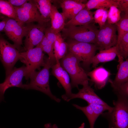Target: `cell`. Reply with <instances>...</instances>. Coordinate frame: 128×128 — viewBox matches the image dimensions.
I'll return each mask as SVG.
<instances>
[{
  "label": "cell",
  "mask_w": 128,
  "mask_h": 128,
  "mask_svg": "<svg viewBox=\"0 0 128 128\" xmlns=\"http://www.w3.org/2000/svg\"><path fill=\"white\" fill-rule=\"evenodd\" d=\"M46 64L39 71H35L30 75L29 83L23 84L20 88L25 90L33 89L41 92L57 102L61 100L52 93L50 87L49 79L50 70L55 63L48 57L45 58Z\"/></svg>",
  "instance_id": "6da1fadb"
},
{
  "label": "cell",
  "mask_w": 128,
  "mask_h": 128,
  "mask_svg": "<svg viewBox=\"0 0 128 128\" xmlns=\"http://www.w3.org/2000/svg\"><path fill=\"white\" fill-rule=\"evenodd\" d=\"M60 64L67 72L71 79L72 88L78 89L79 85L83 86L89 84L90 79L87 76V72L82 68L80 61L73 54L68 51L65 55L60 59Z\"/></svg>",
  "instance_id": "7a4b0ae2"
},
{
  "label": "cell",
  "mask_w": 128,
  "mask_h": 128,
  "mask_svg": "<svg viewBox=\"0 0 128 128\" xmlns=\"http://www.w3.org/2000/svg\"><path fill=\"white\" fill-rule=\"evenodd\" d=\"M117 97L112 110L101 115L108 121L109 128H128V97Z\"/></svg>",
  "instance_id": "3957f363"
},
{
  "label": "cell",
  "mask_w": 128,
  "mask_h": 128,
  "mask_svg": "<svg viewBox=\"0 0 128 128\" xmlns=\"http://www.w3.org/2000/svg\"><path fill=\"white\" fill-rule=\"evenodd\" d=\"M95 23L64 27L61 31V36L64 40H72L95 44L98 29Z\"/></svg>",
  "instance_id": "277c9868"
},
{
  "label": "cell",
  "mask_w": 128,
  "mask_h": 128,
  "mask_svg": "<svg viewBox=\"0 0 128 128\" xmlns=\"http://www.w3.org/2000/svg\"><path fill=\"white\" fill-rule=\"evenodd\" d=\"M66 42L68 51L74 55L80 62L82 61L84 67L89 68L92 59L98 50L96 45L72 40H67Z\"/></svg>",
  "instance_id": "5b68a950"
},
{
  "label": "cell",
  "mask_w": 128,
  "mask_h": 128,
  "mask_svg": "<svg viewBox=\"0 0 128 128\" xmlns=\"http://www.w3.org/2000/svg\"><path fill=\"white\" fill-rule=\"evenodd\" d=\"M20 60L26 65V73L24 76L28 80L30 74L44 67L46 64L44 54L42 49L38 46L29 49L25 51L20 52Z\"/></svg>",
  "instance_id": "8992f818"
},
{
  "label": "cell",
  "mask_w": 128,
  "mask_h": 128,
  "mask_svg": "<svg viewBox=\"0 0 128 128\" xmlns=\"http://www.w3.org/2000/svg\"><path fill=\"white\" fill-rule=\"evenodd\" d=\"M20 52L0 33V60L5 69L6 76L11 72L16 62L20 60Z\"/></svg>",
  "instance_id": "52a82bcc"
},
{
  "label": "cell",
  "mask_w": 128,
  "mask_h": 128,
  "mask_svg": "<svg viewBox=\"0 0 128 128\" xmlns=\"http://www.w3.org/2000/svg\"><path fill=\"white\" fill-rule=\"evenodd\" d=\"M15 10L16 21L20 24L37 22L42 25H47L42 20L34 0H29L20 7L14 6Z\"/></svg>",
  "instance_id": "ba28073f"
},
{
  "label": "cell",
  "mask_w": 128,
  "mask_h": 128,
  "mask_svg": "<svg viewBox=\"0 0 128 128\" xmlns=\"http://www.w3.org/2000/svg\"><path fill=\"white\" fill-rule=\"evenodd\" d=\"M116 27L106 22L97 31L95 44L99 51L115 46L117 40Z\"/></svg>",
  "instance_id": "9c48e42d"
},
{
  "label": "cell",
  "mask_w": 128,
  "mask_h": 128,
  "mask_svg": "<svg viewBox=\"0 0 128 128\" xmlns=\"http://www.w3.org/2000/svg\"><path fill=\"white\" fill-rule=\"evenodd\" d=\"M27 24L22 25L15 20L8 17L4 31L9 39L20 52L22 39L26 36L28 30Z\"/></svg>",
  "instance_id": "30bf717a"
},
{
  "label": "cell",
  "mask_w": 128,
  "mask_h": 128,
  "mask_svg": "<svg viewBox=\"0 0 128 128\" xmlns=\"http://www.w3.org/2000/svg\"><path fill=\"white\" fill-rule=\"evenodd\" d=\"M26 66L19 68L14 67L7 76L3 82L0 83V103L4 100V95L6 91L10 87H16L20 88L23 84V78L26 71Z\"/></svg>",
  "instance_id": "8fae6325"
},
{
  "label": "cell",
  "mask_w": 128,
  "mask_h": 128,
  "mask_svg": "<svg viewBox=\"0 0 128 128\" xmlns=\"http://www.w3.org/2000/svg\"><path fill=\"white\" fill-rule=\"evenodd\" d=\"M28 26L24 41V49L25 51L34 48L41 42L43 38L46 27L49 25H42L33 23L27 24Z\"/></svg>",
  "instance_id": "7c38bea8"
},
{
  "label": "cell",
  "mask_w": 128,
  "mask_h": 128,
  "mask_svg": "<svg viewBox=\"0 0 128 128\" xmlns=\"http://www.w3.org/2000/svg\"><path fill=\"white\" fill-rule=\"evenodd\" d=\"M73 105L84 114L88 121L90 128H94L96 120L104 111L108 110V112H110L113 109V107L110 106H107L95 104H88L87 105L83 107L75 104Z\"/></svg>",
  "instance_id": "4fadbf2b"
},
{
  "label": "cell",
  "mask_w": 128,
  "mask_h": 128,
  "mask_svg": "<svg viewBox=\"0 0 128 128\" xmlns=\"http://www.w3.org/2000/svg\"><path fill=\"white\" fill-rule=\"evenodd\" d=\"M56 60L55 63L51 68V73L59 80L65 90V93L62 96V98L66 101L72 93L70 77L67 72L61 66L59 60Z\"/></svg>",
  "instance_id": "5bb4252c"
},
{
  "label": "cell",
  "mask_w": 128,
  "mask_h": 128,
  "mask_svg": "<svg viewBox=\"0 0 128 128\" xmlns=\"http://www.w3.org/2000/svg\"><path fill=\"white\" fill-rule=\"evenodd\" d=\"M83 86L82 88L78 89V91L77 93H72L66 101L68 102L73 99L78 98L85 100L88 104H95L109 106L95 93L89 84Z\"/></svg>",
  "instance_id": "9a60e30c"
},
{
  "label": "cell",
  "mask_w": 128,
  "mask_h": 128,
  "mask_svg": "<svg viewBox=\"0 0 128 128\" xmlns=\"http://www.w3.org/2000/svg\"><path fill=\"white\" fill-rule=\"evenodd\" d=\"M90 81L94 84L97 89H101L104 88L109 81V77L111 74L110 72L102 66H101L94 68L92 70L87 72Z\"/></svg>",
  "instance_id": "2e32d148"
},
{
  "label": "cell",
  "mask_w": 128,
  "mask_h": 128,
  "mask_svg": "<svg viewBox=\"0 0 128 128\" xmlns=\"http://www.w3.org/2000/svg\"><path fill=\"white\" fill-rule=\"evenodd\" d=\"M94 12L86 7L81 10L73 18L65 23L64 27L72 26H79L94 23Z\"/></svg>",
  "instance_id": "e0dca14e"
},
{
  "label": "cell",
  "mask_w": 128,
  "mask_h": 128,
  "mask_svg": "<svg viewBox=\"0 0 128 128\" xmlns=\"http://www.w3.org/2000/svg\"><path fill=\"white\" fill-rule=\"evenodd\" d=\"M118 59L119 64L115 78L113 81L110 79L109 81L112 87L128 82V59L124 60L123 58H119Z\"/></svg>",
  "instance_id": "ac0fdd59"
},
{
  "label": "cell",
  "mask_w": 128,
  "mask_h": 128,
  "mask_svg": "<svg viewBox=\"0 0 128 128\" xmlns=\"http://www.w3.org/2000/svg\"><path fill=\"white\" fill-rule=\"evenodd\" d=\"M117 56L115 46L99 51L92 58L91 64L95 68L100 63H105L114 60Z\"/></svg>",
  "instance_id": "d6986e66"
},
{
  "label": "cell",
  "mask_w": 128,
  "mask_h": 128,
  "mask_svg": "<svg viewBox=\"0 0 128 128\" xmlns=\"http://www.w3.org/2000/svg\"><path fill=\"white\" fill-rule=\"evenodd\" d=\"M50 18L51 28L56 33H60L64 27L65 19L62 13L53 5H51Z\"/></svg>",
  "instance_id": "ffe728a7"
},
{
  "label": "cell",
  "mask_w": 128,
  "mask_h": 128,
  "mask_svg": "<svg viewBox=\"0 0 128 128\" xmlns=\"http://www.w3.org/2000/svg\"><path fill=\"white\" fill-rule=\"evenodd\" d=\"M42 20L46 24L50 21L52 1L50 0H34Z\"/></svg>",
  "instance_id": "44dd1931"
},
{
  "label": "cell",
  "mask_w": 128,
  "mask_h": 128,
  "mask_svg": "<svg viewBox=\"0 0 128 128\" xmlns=\"http://www.w3.org/2000/svg\"><path fill=\"white\" fill-rule=\"evenodd\" d=\"M117 0H89L86 4V7L88 9H107L113 6L117 7Z\"/></svg>",
  "instance_id": "7402d4cb"
},
{
  "label": "cell",
  "mask_w": 128,
  "mask_h": 128,
  "mask_svg": "<svg viewBox=\"0 0 128 128\" xmlns=\"http://www.w3.org/2000/svg\"><path fill=\"white\" fill-rule=\"evenodd\" d=\"M117 56L123 59H126L128 56V33L124 34L117 41L115 46Z\"/></svg>",
  "instance_id": "603a6c76"
},
{
  "label": "cell",
  "mask_w": 128,
  "mask_h": 128,
  "mask_svg": "<svg viewBox=\"0 0 128 128\" xmlns=\"http://www.w3.org/2000/svg\"><path fill=\"white\" fill-rule=\"evenodd\" d=\"M59 1L60 7L62 12L61 13L64 17L65 21L67 20L69 14L72 9L78 3L82 2H87V0H64Z\"/></svg>",
  "instance_id": "cb8c5ba5"
},
{
  "label": "cell",
  "mask_w": 128,
  "mask_h": 128,
  "mask_svg": "<svg viewBox=\"0 0 128 128\" xmlns=\"http://www.w3.org/2000/svg\"><path fill=\"white\" fill-rule=\"evenodd\" d=\"M0 13L7 17L16 20V14L14 7L8 1L0 0Z\"/></svg>",
  "instance_id": "d4e9b609"
},
{
  "label": "cell",
  "mask_w": 128,
  "mask_h": 128,
  "mask_svg": "<svg viewBox=\"0 0 128 128\" xmlns=\"http://www.w3.org/2000/svg\"><path fill=\"white\" fill-rule=\"evenodd\" d=\"M115 25L118 33V41L124 34L128 33V14H125L124 17Z\"/></svg>",
  "instance_id": "484cf974"
},
{
  "label": "cell",
  "mask_w": 128,
  "mask_h": 128,
  "mask_svg": "<svg viewBox=\"0 0 128 128\" xmlns=\"http://www.w3.org/2000/svg\"><path fill=\"white\" fill-rule=\"evenodd\" d=\"M108 9L106 8L97 9L94 12V22L97 23L100 27L104 25L107 19Z\"/></svg>",
  "instance_id": "4316f807"
},
{
  "label": "cell",
  "mask_w": 128,
  "mask_h": 128,
  "mask_svg": "<svg viewBox=\"0 0 128 128\" xmlns=\"http://www.w3.org/2000/svg\"><path fill=\"white\" fill-rule=\"evenodd\" d=\"M121 11L115 6H113L110 7L108 11L107 22L111 24H116L121 18Z\"/></svg>",
  "instance_id": "83f0119b"
},
{
  "label": "cell",
  "mask_w": 128,
  "mask_h": 128,
  "mask_svg": "<svg viewBox=\"0 0 128 128\" xmlns=\"http://www.w3.org/2000/svg\"><path fill=\"white\" fill-rule=\"evenodd\" d=\"M112 87L117 96L128 97V82Z\"/></svg>",
  "instance_id": "f1b7e54d"
},
{
  "label": "cell",
  "mask_w": 128,
  "mask_h": 128,
  "mask_svg": "<svg viewBox=\"0 0 128 128\" xmlns=\"http://www.w3.org/2000/svg\"><path fill=\"white\" fill-rule=\"evenodd\" d=\"M68 51L67 44L62 37L60 40V45L58 49L57 54L55 57L56 59L59 60L65 55Z\"/></svg>",
  "instance_id": "f546056e"
},
{
  "label": "cell",
  "mask_w": 128,
  "mask_h": 128,
  "mask_svg": "<svg viewBox=\"0 0 128 128\" xmlns=\"http://www.w3.org/2000/svg\"><path fill=\"white\" fill-rule=\"evenodd\" d=\"M87 1L80 2L75 5L70 11L67 20H69L72 19L81 10L86 7V4Z\"/></svg>",
  "instance_id": "4dcf8cb0"
},
{
  "label": "cell",
  "mask_w": 128,
  "mask_h": 128,
  "mask_svg": "<svg viewBox=\"0 0 128 128\" xmlns=\"http://www.w3.org/2000/svg\"><path fill=\"white\" fill-rule=\"evenodd\" d=\"M117 7L121 12L124 11L125 14H128V0H117Z\"/></svg>",
  "instance_id": "1f68e13d"
},
{
  "label": "cell",
  "mask_w": 128,
  "mask_h": 128,
  "mask_svg": "<svg viewBox=\"0 0 128 128\" xmlns=\"http://www.w3.org/2000/svg\"><path fill=\"white\" fill-rule=\"evenodd\" d=\"M29 0H9L8 2L13 6L20 7L22 6Z\"/></svg>",
  "instance_id": "d6a6232c"
},
{
  "label": "cell",
  "mask_w": 128,
  "mask_h": 128,
  "mask_svg": "<svg viewBox=\"0 0 128 128\" xmlns=\"http://www.w3.org/2000/svg\"><path fill=\"white\" fill-rule=\"evenodd\" d=\"M47 43V37L45 34L44 35L40 43L36 46L39 47L41 49L44 46H46Z\"/></svg>",
  "instance_id": "836d02e7"
},
{
  "label": "cell",
  "mask_w": 128,
  "mask_h": 128,
  "mask_svg": "<svg viewBox=\"0 0 128 128\" xmlns=\"http://www.w3.org/2000/svg\"><path fill=\"white\" fill-rule=\"evenodd\" d=\"M8 17H6L3 18V20L0 22V32L3 31Z\"/></svg>",
  "instance_id": "e575fe53"
},
{
  "label": "cell",
  "mask_w": 128,
  "mask_h": 128,
  "mask_svg": "<svg viewBox=\"0 0 128 128\" xmlns=\"http://www.w3.org/2000/svg\"><path fill=\"white\" fill-rule=\"evenodd\" d=\"M44 128H59L57 125L55 124L52 125L50 123H48L45 124Z\"/></svg>",
  "instance_id": "d590c367"
},
{
  "label": "cell",
  "mask_w": 128,
  "mask_h": 128,
  "mask_svg": "<svg viewBox=\"0 0 128 128\" xmlns=\"http://www.w3.org/2000/svg\"><path fill=\"white\" fill-rule=\"evenodd\" d=\"M85 124L84 123H82L81 126L78 128H84Z\"/></svg>",
  "instance_id": "8d00e7d4"
},
{
  "label": "cell",
  "mask_w": 128,
  "mask_h": 128,
  "mask_svg": "<svg viewBox=\"0 0 128 128\" xmlns=\"http://www.w3.org/2000/svg\"></svg>",
  "instance_id": "74e56055"
}]
</instances>
